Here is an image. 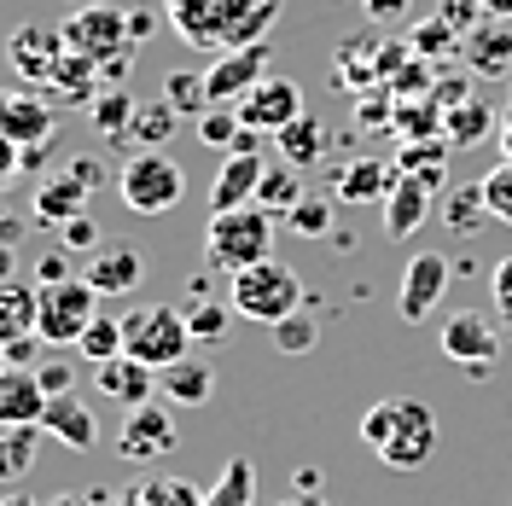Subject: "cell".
Returning a JSON list of instances; mask_svg holds the SVG:
<instances>
[{"label":"cell","mask_w":512,"mask_h":506,"mask_svg":"<svg viewBox=\"0 0 512 506\" xmlns=\"http://www.w3.org/2000/svg\"><path fill=\"white\" fill-rule=\"evenodd\" d=\"M268 332H274V349H280V355H309V349L320 344V320L303 315V309L286 315L280 326H268Z\"/></svg>","instance_id":"39"},{"label":"cell","mask_w":512,"mask_h":506,"mask_svg":"<svg viewBox=\"0 0 512 506\" xmlns=\"http://www.w3.org/2000/svg\"><path fill=\"white\" fill-rule=\"evenodd\" d=\"M35 291H41V315H35L41 344H82V332L99 320L94 285L76 274V280H47V285H35Z\"/></svg>","instance_id":"6"},{"label":"cell","mask_w":512,"mask_h":506,"mask_svg":"<svg viewBox=\"0 0 512 506\" xmlns=\"http://www.w3.org/2000/svg\"><path fill=\"white\" fill-rule=\"evenodd\" d=\"M425 216H431V187L414 181V175H396V187L384 192V233L408 239V233H419Z\"/></svg>","instance_id":"18"},{"label":"cell","mask_w":512,"mask_h":506,"mask_svg":"<svg viewBox=\"0 0 512 506\" xmlns=\"http://www.w3.org/2000/svg\"><path fill=\"white\" fill-rule=\"evenodd\" d=\"M47 390L35 367H0V425H41Z\"/></svg>","instance_id":"17"},{"label":"cell","mask_w":512,"mask_h":506,"mask_svg":"<svg viewBox=\"0 0 512 506\" xmlns=\"http://www.w3.org/2000/svg\"><path fill=\"white\" fill-rule=\"evenodd\" d=\"M41 431L59 437L64 448H94L99 443V419L76 396H47V413H41Z\"/></svg>","instance_id":"20"},{"label":"cell","mask_w":512,"mask_h":506,"mask_svg":"<svg viewBox=\"0 0 512 506\" xmlns=\"http://www.w3.org/2000/svg\"><path fill=\"white\" fill-rule=\"evenodd\" d=\"M134 111H140V99L123 94V88H111V94L94 99V128L105 140H128V123H134Z\"/></svg>","instance_id":"36"},{"label":"cell","mask_w":512,"mask_h":506,"mask_svg":"<svg viewBox=\"0 0 512 506\" xmlns=\"http://www.w3.org/2000/svg\"><path fill=\"white\" fill-rule=\"evenodd\" d=\"M437 12H443V18H448L460 35H472V30L483 24V0H443Z\"/></svg>","instance_id":"49"},{"label":"cell","mask_w":512,"mask_h":506,"mask_svg":"<svg viewBox=\"0 0 512 506\" xmlns=\"http://www.w3.org/2000/svg\"><path fill=\"white\" fill-rule=\"evenodd\" d=\"M181 123V111L169 105V99H152V105H140L134 111V123H128V140H146V146H163L169 134Z\"/></svg>","instance_id":"37"},{"label":"cell","mask_w":512,"mask_h":506,"mask_svg":"<svg viewBox=\"0 0 512 506\" xmlns=\"http://www.w3.org/2000/svg\"><path fill=\"white\" fill-rule=\"evenodd\" d=\"M454 35H460V30H454V24H448L443 12H437L431 24H419V30L408 35V47H414L419 59H431V53H443V47H448V41H454Z\"/></svg>","instance_id":"46"},{"label":"cell","mask_w":512,"mask_h":506,"mask_svg":"<svg viewBox=\"0 0 512 506\" xmlns=\"http://www.w3.org/2000/svg\"><path fill=\"white\" fill-rule=\"evenodd\" d=\"M163 99H169L181 117H204V111H210V88H204V76H187V70L163 76Z\"/></svg>","instance_id":"38"},{"label":"cell","mask_w":512,"mask_h":506,"mask_svg":"<svg viewBox=\"0 0 512 506\" xmlns=\"http://www.w3.org/2000/svg\"><path fill=\"white\" fill-rule=\"evenodd\" d=\"M437 210H443V227H448V233L472 239V233H478V216H489V204H483V181H472V187H448Z\"/></svg>","instance_id":"32"},{"label":"cell","mask_w":512,"mask_h":506,"mask_svg":"<svg viewBox=\"0 0 512 506\" xmlns=\"http://www.w3.org/2000/svg\"><path fill=\"white\" fill-rule=\"evenodd\" d=\"M0 367H6V355H0Z\"/></svg>","instance_id":"60"},{"label":"cell","mask_w":512,"mask_h":506,"mask_svg":"<svg viewBox=\"0 0 512 506\" xmlns=\"http://www.w3.org/2000/svg\"><path fill=\"white\" fill-rule=\"evenodd\" d=\"M128 35H134V41H146V35H152V18H146V12H134V18H128Z\"/></svg>","instance_id":"55"},{"label":"cell","mask_w":512,"mask_h":506,"mask_svg":"<svg viewBox=\"0 0 512 506\" xmlns=\"http://www.w3.org/2000/svg\"><path fill=\"white\" fill-rule=\"evenodd\" d=\"M443 158H448V146H425V140H408V146H402V169H408L414 181H425V187L443 181Z\"/></svg>","instance_id":"43"},{"label":"cell","mask_w":512,"mask_h":506,"mask_svg":"<svg viewBox=\"0 0 512 506\" xmlns=\"http://www.w3.org/2000/svg\"><path fill=\"white\" fill-rule=\"evenodd\" d=\"M187 349H192V326H187L181 309H169V303H146V309L123 315V355L146 361L152 373L175 367V361H187Z\"/></svg>","instance_id":"4"},{"label":"cell","mask_w":512,"mask_h":506,"mask_svg":"<svg viewBox=\"0 0 512 506\" xmlns=\"http://www.w3.org/2000/svg\"><path fill=\"white\" fill-rule=\"evenodd\" d=\"M59 35H64L70 53H82V59H94V64L123 59L128 47H134V35H128V12H117L111 0H82V6L64 18Z\"/></svg>","instance_id":"7"},{"label":"cell","mask_w":512,"mask_h":506,"mask_svg":"<svg viewBox=\"0 0 512 506\" xmlns=\"http://www.w3.org/2000/svg\"><path fill=\"white\" fill-rule=\"evenodd\" d=\"M88 181H76V175H53V181H47V187L35 192V216H41V222H70V216H82V204H88Z\"/></svg>","instance_id":"28"},{"label":"cell","mask_w":512,"mask_h":506,"mask_svg":"<svg viewBox=\"0 0 512 506\" xmlns=\"http://www.w3.org/2000/svg\"><path fill=\"white\" fill-rule=\"evenodd\" d=\"M82 355H88V361H94V367H105V361H117V355H123V320H111V315H99L94 326H88V332H82Z\"/></svg>","instance_id":"41"},{"label":"cell","mask_w":512,"mask_h":506,"mask_svg":"<svg viewBox=\"0 0 512 506\" xmlns=\"http://www.w3.org/2000/svg\"><path fill=\"white\" fill-rule=\"evenodd\" d=\"M361 443L373 448L390 472H419L437 454V413L419 396H384L361 413Z\"/></svg>","instance_id":"1"},{"label":"cell","mask_w":512,"mask_h":506,"mask_svg":"<svg viewBox=\"0 0 512 506\" xmlns=\"http://www.w3.org/2000/svg\"><path fill=\"white\" fill-rule=\"evenodd\" d=\"M35 280L47 285V280H70V274H64V256H41V268H35Z\"/></svg>","instance_id":"53"},{"label":"cell","mask_w":512,"mask_h":506,"mask_svg":"<svg viewBox=\"0 0 512 506\" xmlns=\"http://www.w3.org/2000/svg\"><path fill=\"white\" fill-rule=\"evenodd\" d=\"M181 443V431H175V419L163 402H140V408H128V425L117 431V454L123 460H163V454H175Z\"/></svg>","instance_id":"11"},{"label":"cell","mask_w":512,"mask_h":506,"mask_svg":"<svg viewBox=\"0 0 512 506\" xmlns=\"http://www.w3.org/2000/svg\"><path fill=\"white\" fill-rule=\"evenodd\" d=\"M268 256H274V216H268L262 204L210 216V227H204V262H210L216 274L233 280L239 268H256V262H268Z\"/></svg>","instance_id":"2"},{"label":"cell","mask_w":512,"mask_h":506,"mask_svg":"<svg viewBox=\"0 0 512 506\" xmlns=\"http://www.w3.org/2000/svg\"><path fill=\"white\" fill-rule=\"evenodd\" d=\"M6 59H12V70H18L24 82H47V76H53V64L64 59V35L59 30H41V24H24V30L6 41Z\"/></svg>","instance_id":"16"},{"label":"cell","mask_w":512,"mask_h":506,"mask_svg":"<svg viewBox=\"0 0 512 506\" xmlns=\"http://www.w3.org/2000/svg\"><path fill=\"white\" fill-rule=\"evenodd\" d=\"M94 82H99V64L82 59V53H70L64 47V59L53 64V76H47V88H64V99H76V105H94Z\"/></svg>","instance_id":"33"},{"label":"cell","mask_w":512,"mask_h":506,"mask_svg":"<svg viewBox=\"0 0 512 506\" xmlns=\"http://www.w3.org/2000/svg\"><path fill=\"white\" fill-rule=\"evenodd\" d=\"M256 204H262L268 216H291V210L303 204V169L268 163V175H262V187H256Z\"/></svg>","instance_id":"31"},{"label":"cell","mask_w":512,"mask_h":506,"mask_svg":"<svg viewBox=\"0 0 512 506\" xmlns=\"http://www.w3.org/2000/svg\"><path fill=\"white\" fill-rule=\"evenodd\" d=\"M187 47H227V0H163Z\"/></svg>","instance_id":"15"},{"label":"cell","mask_w":512,"mask_h":506,"mask_svg":"<svg viewBox=\"0 0 512 506\" xmlns=\"http://www.w3.org/2000/svg\"><path fill=\"white\" fill-rule=\"evenodd\" d=\"M448 280H454V268H448V256L437 251H419L408 268H402V291H396V309H402V320L408 326H419V320H431V309L448 297Z\"/></svg>","instance_id":"10"},{"label":"cell","mask_w":512,"mask_h":506,"mask_svg":"<svg viewBox=\"0 0 512 506\" xmlns=\"http://www.w3.org/2000/svg\"><path fill=\"white\" fill-rule=\"evenodd\" d=\"M158 390L175 402V408H204L210 402V390H216V373L204 367V361H175V367H163L158 373Z\"/></svg>","instance_id":"24"},{"label":"cell","mask_w":512,"mask_h":506,"mask_svg":"<svg viewBox=\"0 0 512 506\" xmlns=\"http://www.w3.org/2000/svg\"><path fill=\"white\" fill-rule=\"evenodd\" d=\"M483 204H489V216H495V222L512 227V158L495 163V169L483 175Z\"/></svg>","instance_id":"44"},{"label":"cell","mask_w":512,"mask_h":506,"mask_svg":"<svg viewBox=\"0 0 512 506\" xmlns=\"http://www.w3.org/2000/svg\"><path fill=\"white\" fill-rule=\"evenodd\" d=\"M152 384H158V373H152L146 361H134V355H117V361L99 367V390H105L111 402H123V408L152 402Z\"/></svg>","instance_id":"21"},{"label":"cell","mask_w":512,"mask_h":506,"mask_svg":"<svg viewBox=\"0 0 512 506\" xmlns=\"http://www.w3.org/2000/svg\"><path fill=\"white\" fill-rule=\"evenodd\" d=\"M128 506H204V495L192 489L187 477H146V483L128 495Z\"/></svg>","instance_id":"34"},{"label":"cell","mask_w":512,"mask_h":506,"mask_svg":"<svg viewBox=\"0 0 512 506\" xmlns=\"http://www.w3.org/2000/svg\"><path fill=\"white\" fill-rule=\"evenodd\" d=\"M82 280L94 285L99 297H128V291H140V280H146V256H140V245H117V239H105V245L88 256Z\"/></svg>","instance_id":"13"},{"label":"cell","mask_w":512,"mask_h":506,"mask_svg":"<svg viewBox=\"0 0 512 506\" xmlns=\"http://www.w3.org/2000/svg\"><path fill=\"white\" fill-rule=\"evenodd\" d=\"M12 169H18V140H6V134H0V181H6Z\"/></svg>","instance_id":"54"},{"label":"cell","mask_w":512,"mask_h":506,"mask_svg":"<svg viewBox=\"0 0 512 506\" xmlns=\"http://www.w3.org/2000/svg\"><path fill=\"white\" fill-rule=\"evenodd\" d=\"M35 315H41V291L24 280H0V349L12 338H30Z\"/></svg>","instance_id":"23"},{"label":"cell","mask_w":512,"mask_h":506,"mask_svg":"<svg viewBox=\"0 0 512 506\" xmlns=\"http://www.w3.org/2000/svg\"><path fill=\"white\" fill-rule=\"evenodd\" d=\"M489 128H495V111H489L483 99L466 94L460 105H454V117H448V146H478Z\"/></svg>","instance_id":"35"},{"label":"cell","mask_w":512,"mask_h":506,"mask_svg":"<svg viewBox=\"0 0 512 506\" xmlns=\"http://www.w3.org/2000/svg\"><path fill=\"white\" fill-rule=\"evenodd\" d=\"M251 489H256L251 460H227L222 489H216V495H204V506H251Z\"/></svg>","instance_id":"42"},{"label":"cell","mask_w":512,"mask_h":506,"mask_svg":"<svg viewBox=\"0 0 512 506\" xmlns=\"http://www.w3.org/2000/svg\"><path fill=\"white\" fill-rule=\"evenodd\" d=\"M262 175H268L262 152H227L222 169H216V187H210V216L256 204V187H262Z\"/></svg>","instance_id":"14"},{"label":"cell","mask_w":512,"mask_h":506,"mask_svg":"<svg viewBox=\"0 0 512 506\" xmlns=\"http://www.w3.org/2000/svg\"><path fill=\"white\" fill-rule=\"evenodd\" d=\"M303 117V88L286 82V76H262L251 94L239 99V123L251 128V134H280Z\"/></svg>","instance_id":"9"},{"label":"cell","mask_w":512,"mask_h":506,"mask_svg":"<svg viewBox=\"0 0 512 506\" xmlns=\"http://www.w3.org/2000/svg\"><path fill=\"white\" fill-rule=\"evenodd\" d=\"M501 146H507V158H512V105H507V117H501Z\"/></svg>","instance_id":"56"},{"label":"cell","mask_w":512,"mask_h":506,"mask_svg":"<svg viewBox=\"0 0 512 506\" xmlns=\"http://www.w3.org/2000/svg\"><path fill=\"white\" fill-rule=\"evenodd\" d=\"M12 268H18V256H12V251H0V280H12Z\"/></svg>","instance_id":"57"},{"label":"cell","mask_w":512,"mask_h":506,"mask_svg":"<svg viewBox=\"0 0 512 506\" xmlns=\"http://www.w3.org/2000/svg\"><path fill=\"white\" fill-rule=\"evenodd\" d=\"M35 349H41V332H30V338H12L0 355H6V367H35Z\"/></svg>","instance_id":"51"},{"label":"cell","mask_w":512,"mask_h":506,"mask_svg":"<svg viewBox=\"0 0 512 506\" xmlns=\"http://www.w3.org/2000/svg\"><path fill=\"white\" fill-rule=\"evenodd\" d=\"M466 64L478 76H507L512 70V30L507 24H478L466 35Z\"/></svg>","instance_id":"27"},{"label":"cell","mask_w":512,"mask_h":506,"mask_svg":"<svg viewBox=\"0 0 512 506\" xmlns=\"http://www.w3.org/2000/svg\"><path fill=\"white\" fill-rule=\"evenodd\" d=\"M59 239H64V251H99V245H105V239H99V227L88 222V210H82V216H70Z\"/></svg>","instance_id":"48"},{"label":"cell","mask_w":512,"mask_h":506,"mask_svg":"<svg viewBox=\"0 0 512 506\" xmlns=\"http://www.w3.org/2000/svg\"><path fill=\"white\" fill-rule=\"evenodd\" d=\"M396 187V169L384 158H355L344 175H338V198L350 204H384V192Z\"/></svg>","instance_id":"26"},{"label":"cell","mask_w":512,"mask_h":506,"mask_svg":"<svg viewBox=\"0 0 512 506\" xmlns=\"http://www.w3.org/2000/svg\"><path fill=\"white\" fill-rule=\"evenodd\" d=\"M227 303H233V315L256 320V326H280L286 315L303 309V280H297V268L291 262H256V268H239L233 285H227Z\"/></svg>","instance_id":"3"},{"label":"cell","mask_w":512,"mask_h":506,"mask_svg":"<svg viewBox=\"0 0 512 506\" xmlns=\"http://www.w3.org/2000/svg\"><path fill=\"white\" fill-rule=\"evenodd\" d=\"M268 76V47H227L222 59L204 70V88H210V105H239L256 82Z\"/></svg>","instance_id":"12"},{"label":"cell","mask_w":512,"mask_h":506,"mask_svg":"<svg viewBox=\"0 0 512 506\" xmlns=\"http://www.w3.org/2000/svg\"><path fill=\"white\" fill-rule=\"evenodd\" d=\"M0 134L18 140V146H30V140H53V111H47V99L0 94Z\"/></svg>","instance_id":"19"},{"label":"cell","mask_w":512,"mask_h":506,"mask_svg":"<svg viewBox=\"0 0 512 506\" xmlns=\"http://www.w3.org/2000/svg\"><path fill=\"white\" fill-rule=\"evenodd\" d=\"M6 506H30V501H6Z\"/></svg>","instance_id":"59"},{"label":"cell","mask_w":512,"mask_h":506,"mask_svg":"<svg viewBox=\"0 0 512 506\" xmlns=\"http://www.w3.org/2000/svg\"><path fill=\"white\" fill-rule=\"evenodd\" d=\"M286 222H291V233H297V239H326V227H332V204L303 192V204L291 210Z\"/></svg>","instance_id":"45"},{"label":"cell","mask_w":512,"mask_h":506,"mask_svg":"<svg viewBox=\"0 0 512 506\" xmlns=\"http://www.w3.org/2000/svg\"><path fill=\"white\" fill-rule=\"evenodd\" d=\"M274 18H280V0H227V47H262Z\"/></svg>","instance_id":"25"},{"label":"cell","mask_w":512,"mask_h":506,"mask_svg":"<svg viewBox=\"0 0 512 506\" xmlns=\"http://www.w3.org/2000/svg\"><path fill=\"white\" fill-rule=\"evenodd\" d=\"M187 326H192V344H227L233 303H198V309H187Z\"/></svg>","instance_id":"40"},{"label":"cell","mask_w":512,"mask_h":506,"mask_svg":"<svg viewBox=\"0 0 512 506\" xmlns=\"http://www.w3.org/2000/svg\"><path fill=\"white\" fill-rule=\"evenodd\" d=\"M53 506H94V495H59Z\"/></svg>","instance_id":"58"},{"label":"cell","mask_w":512,"mask_h":506,"mask_svg":"<svg viewBox=\"0 0 512 506\" xmlns=\"http://www.w3.org/2000/svg\"><path fill=\"white\" fill-rule=\"evenodd\" d=\"M35 448H41V425H0V483L30 477Z\"/></svg>","instance_id":"29"},{"label":"cell","mask_w":512,"mask_h":506,"mask_svg":"<svg viewBox=\"0 0 512 506\" xmlns=\"http://www.w3.org/2000/svg\"><path fill=\"white\" fill-rule=\"evenodd\" d=\"M274 140H280V152H286L291 169H309V163L326 158V123H320V117H309V111H303L291 128H280Z\"/></svg>","instance_id":"30"},{"label":"cell","mask_w":512,"mask_h":506,"mask_svg":"<svg viewBox=\"0 0 512 506\" xmlns=\"http://www.w3.org/2000/svg\"><path fill=\"white\" fill-rule=\"evenodd\" d=\"M181 192H187V175H181V163L158 152V146H146V152H134L123 163V175H117V198H123L134 216H169L175 204H181Z\"/></svg>","instance_id":"5"},{"label":"cell","mask_w":512,"mask_h":506,"mask_svg":"<svg viewBox=\"0 0 512 506\" xmlns=\"http://www.w3.org/2000/svg\"><path fill=\"white\" fill-rule=\"evenodd\" d=\"M198 140L210 146V152H262V134L239 123V105H210L204 117H198Z\"/></svg>","instance_id":"22"},{"label":"cell","mask_w":512,"mask_h":506,"mask_svg":"<svg viewBox=\"0 0 512 506\" xmlns=\"http://www.w3.org/2000/svg\"><path fill=\"white\" fill-rule=\"evenodd\" d=\"M501 320L495 315H478V309H460V315H448L443 326V355L454 367H466V379H489L495 367H501Z\"/></svg>","instance_id":"8"},{"label":"cell","mask_w":512,"mask_h":506,"mask_svg":"<svg viewBox=\"0 0 512 506\" xmlns=\"http://www.w3.org/2000/svg\"><path fill=\"white\" fill-rule=\"evenodd\" d=\"M489 297H495V320H501V332L512 338V256H501V262H495Z\"/></svg>","instance_id":"47"},{"label":"cell","mask_w":512,"mask_h":506,"mask_svg":"<svg viewBox=\"0 0 512 506\" xmlns=\"http://www.w3.org/2000/svg\"><path fill=\"white\" fill-rule=\"evenodd\" d=\"M35 373H41V390H47V396H70V379H76V373H70L64 361H41Z\"/></svg>","instance_id":"50"},{"label":"cell","mask_w":512,"mask_h":506,"mask_svg":"<svg viewBox=\"0 0 512 506\" xmlns=\"http://www.w3.org/2000/svg\"><path fill=\"white\" fill-rule=\"evenodd\" d=\"M361 12L373 24H396V18H408V0H361Z\"/></svg>","instance_id":"52"}]
</instances>
